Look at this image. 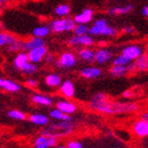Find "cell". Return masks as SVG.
Segmentation results:
<instances>
[{
  "label": "cell",
  "mask_w": 148,
  "mask_h": 148,
  "mask_svg": "<svg viewBox=\"0 0 148 148\" xmlns=\"http://www.w3.org/2000/svg\"><path fill=\"white\" fill-rule=\"evenodd\" d=\"M75 125L72 121H56L51 125H47L41 131V135L53 136L56 138L68 137L74 132Z\"/></svg>",
  "instance_id": "6da1fadb"
},
{
  "label": "cell",
  "mask_w": 148,
  "mask_h": 148,
  "mask_svg": "<svg viewBox=\"0 0 148 148\" xmlns=\"http://www.w3.org/2000/svg\"><path fill=\"white\" fill-rule=\"evenodd\" d=\"M76 25L73 18H53L47 24V26L51 29V32L56 34H61L64 32H72L74 26Z\"/></svg>",
  "instance_id": "7a4b0ae2"
},
{
  "label": "cell",
  "mask_w": 148,
  "mask_h": 148,
  "mask_svg": "<svg viewBox=\"0 0 148 148\" xmlns=\"http://www.w3.org/2000/svg\"><path fill=\"white\" fill-rule=\"evenodd\" d=\"M137 110H138V105L136 103L110 100L108 114H132Z\"/></svg>",
  "instance_id": "3957f363"
},
{
  "label": "cell",
  "mask_w": 148,
  "mask_h": 148,
  "mask_svg": "<svg viewBox=\"0 0 148 148\" xmlns=\"http://www.w3.org/2000/svg\"><path fill=\"white\" fill-rule=\"evenodd\" d=\"M109 103H110V100H109V97L107 94H105V92H97L90 99L88 107L92 110L98 111V112H101V113L104 114H108Z\"/></svg>",
  "instance_id": "277c9868"
},
{
  "label": "cell",
  "mask_w": 148,
  "mask_h": 148,
  "mask_svg": "<svg viewBox=\"0 0 148 148\" xmlns=\"http://www.w3.org/2000/svg\"><path fill=\"white\" fill-rule=\"evenodd\" d=\"M76 64L77 58L75 53H73L72 51H64L53 62L55 67L62 68V69H71V68L75 67Z\"/></svg>",
  "instance_id": "5b68a950"
},
{
  "label": "cell",
  "mask_w": 148,
  "mask_h": 148,
  "mask_svg": "<svg viewBox=\"0 0 148 148\" xmlns=\"http://www.w3.org/2000/svg\"><path fill=\"white\" fill-rule=\"evenodd\" d=\"M95 40L94 37L90 34H84L81 36L77 35H72L68 40V44L72 47H76V46H82V47H90L94 45Z\"/></svg>",
  "instance_id": "8992f818"
},
{
  "label": "cell",
  "mask_w": 148,
  "mask_h": 148,
  "mask_svg": "<svg viewBox=\"0 0 148 148\" xmlns=\"http://www.w3.org/2000/svg\"><path fill=\"white\" fill-rule=\"evenodd\" d=\"M59 144V139L40 134L33 141V148H53Z\"/></svg>",
  "instance_id": "52a82bcc"
},
{
  "label": "cell",
  "mask_w": 148,
  "mask_h": 148,
  "mask_svg": "<svg viewBox=\"0 0 148 148\" xmlns=\"http://www.w3.org/2000/svg\"><path fill=\"white\" fill-rule=\"evenodd\" d=\"M144 53L143 46L140 44H130L125 46L121 51V55H123L131 62H134L137 58H139Z\"/></svg>",
  "instance_id": "ba28073f"
},
{
  "label": "cell",
  "mask_w": 148,
  "mask_h": 148,
  "mask_svg": "<svg viewBox=\"0 0 148 148\" xmlns=\"http://www.w3.org/2000/svg\"><path fill=\"white\" fill-rule=\"evenodd\" d=\"M117 31L115 28L111 26H105V27H98L94 26L88 27V34L92 36H114L116 35Z\"/></svg>",
  "instance_id": "9c48e42d"
},
{
  "label": "cell",
  "mask_w": 148,
  "mask_h": 148,
  "mask_svg": "<svg viewBox=\"0 0 148 148\" xmlns=\"http://www.w3.org/2000/svg\"><path fill=\"white\" fill-rule=\"evenodd\" d=\"M46 53H47V47L45 45H42L29 51L27 53V55H28V58H29V62L37 65L43 61Z\"/></svg>",
  "instance_id": "30bf717a"
},
{
  "label": "cell",
  "mask_w": 148,
  "mask_h": 148,
  "mask_svg": "<svg viewBox=\"0 0 148 148\" xmlns=\"http://www.w3.org/2000/svg\"><path fill=\"white\" fill-rule=\"evenodd\" d=\"M113 59V53L110 49H99L95 51V58L94 62L99 65H104L106 63L110 62Z\"/></svg>",
  "instance_id": "8fae6325"
},
{
  "label": "cell",
  "mask_w": 148,
  "mask_h": 148,
  "mask_svg": "<svg viewBox=\"0 0 148 148\" xmlns=\"http://www.w3.org/2000/svg\"><path fill=\"white\" fill-rule=\"evenodd\" d=\"M56 108H58L63 113L68 114V115H71L77 111L76 104L72 101H69V100H59L56 103Z\"/></svg>",
  "instance_id": "7c38bea8"
},
{
  "label": "cell",
  "mask_w": 148,
  "mask_h": 148,
  "mask_svg": "<svg viewBox=\"0 0 148 148\" xmlns=\"http://www.w3.org/2000/svg\"><path fill=\"white\" fill-rule=\"evenodd\" d=\"M133 132L136 136L140 137V138H145L148 137V123L143 120L142 118L136 120L133 123Z\"/></svg>",
  "instance_id": "4fadbf2b"
},
{
  "label": "cell",
  "mask_w": 148,
  "mask_h": 148,
  "mask_svg": "<svg viewBox=\"0 0 148 148\" xmlns=\"http://www.w3.org/2000/svg\"><path fill=\"white\" fill-rule=\"evenodd\" d=\"M60 88V92L63 97L67 98V99H72L75 96V86L72 80L70 79H66V80L62 81Z\"/></svg>",
  "instance_id": "5bb4252c"
},
{
  "label": "cell",
  "mask_w": 148,
  "mask_h": 148,
  "mask_svg": "<svg viewBox=\"0 0 148 148\" xmlns=\"http://www.w3.org/2000/svg\"><path fill=\"white\" fill-rule=\"evenodd\" d=\"M28 120L30 121L32 125H38V127H46L49 125V117L44 113L40 112H35L28 116Z\"/></svg>",
  "instance_id": "9a60e30c"
},
{
  "label": "cell",
  "mask_w": 148,
  "mask_h": 148,
  "mask_svg": "<svg viewBox=\"0 0 148 148\" xmlns=\"http://www.w3.org/2000/svg\"><path fill=\"white\" fill-rule=\"evenodd\" d=\"M45 45V40L43 38H38V37H30L26 40H23V51L28 53L31 49H34L39 46Z\"/></svg>",
  "instance_id": "2e32d148"
},
{
  "label": "cell",
  "mask_w": 148,
  "mask_h": 148,
  "mask_svg": "<svg viewBox=\"0 0 148 148\" xmlns=\"http://www.w3.org/2000/svg\"><path fill=\"white\" fill-rule=\"evenodd\" d=\"M0 88L7 92H18L21 90V86L12 79L0 77Z\"/></svg>",
  "instance_id": "e0dca14e"
},
{
  "label": "cell",
  "mask_w": 148,
  "mask_h": 148,
  "mask_svg": "<svg viewBox=\"0 0 148 148\" xmlns=\"http://www.w3.org/2000/svg\"><path fill=\"white\" fill-rule=\"evenodd\" d=\"M92 16H94V10L90 8H84L82 12H80L79 14H77L74 16V22L75 24H83L86 25L90 22H92Z\"/></svg>",
  "instance_id": "ac0fdd59"
},
{
  "label": "cell",
  "mask_w": 148,
  "mask_h": 148,
  "mask_svg": "<svg viewBox=\"0 0 148 148\" xmlns=\"http://www.w3.org/2000/svg\"><path fill=\"white\" fill-rule=\"evenodd\" d=\"M79 74H80V76L84 77L86 79H96V78H99L102 75V70L99 67H95V66H92V67H86L80 69Z\"/></svg>",
  "instance_id": "d6986e66"
},
{
  "label": "cell",
  "mask_w": 148,
  "mask_h": 148,
  "mask_svg": "<svg viewBox=\"0 0 148 148\" xmlns=\"http://www.w3.org/2000/svg\"><path fill=\"white\" fill-rule=\"evenodd\" d=\"M32 100V103L35 105H38V106H43V107H49L53 105V99L51 97L43 94H34V95L31 97Z\"/></svg>",
  "instance_id": "ffe728a7"
},
{
  "label": "cell",
  "mask_w": 148,
  "mask_h": 148,
  "mask_svg": "<svg viewBox=\"0 0 148 148\" xmlns=\"http://www.w3.org/2000/svg\"><path fill=\"white\" fill-rule=\"evenodd\" d=\"M62 81V76H61L60 74L56 73V72L49 73L44 77V83L49 88H59L61 86Z\"/></svg>",
  "instance_id": "44dd1931"
},
{
  "label": "cell",
  "mask_w": 148,
  "mask_h": 148,
  "mask_svg": "<svg viewBox=\"0 0 148 148\" xmlns=\"http://www.w3.org/2000/svg\"><path fill=\"white\" fill-rule=\"evenodd\" d=\"M28 62H29V58H28L27 53H25V51H18V53H16L14 60H12V67L16 71H20L22 69V67Z\"/></svg>",
  "instance_id": "7402d4cb"
},
{
  "label": "cell",
  "mask_w": 148,
  "mask_h": 148,
  "mask_svg": "<svg viewBox=\"0 0 148 148\" xmlns=\"http://www.w3.org/2000/svg\"><path fill=\"white\" fill-rule=\"evenodd\" d=\"M136 70L139 72H146L148 70V55L143 53L139 58L134 61Z\"/></svg>",
  "instance_id": "603a6c76"
},
{
  "label": "cell",
  "mask_w": 148,
  "mask_h": 148,
  "mask_svg": "<svg viewBox=\"0 0 148 148\" xmlns=\"http://www.w3.org/2000/svg\"><path fill=\"white\" fill-rule=\"evenodd\" d=\"M49 117L53 118L56 121H72L71 115L63 113L58 108H53L49 113Z\"/></svg>",
  "instance_id": "cb8c5ba5"
},
{
  "label": "cell",
  "mask_w": 148,
  "mask_h": 148,
  "mask_svg": "<svg viewBox=\"0 0 148 148\" xmlns=\"http://www.w3.org/2000/svg\"><path fill=\"white\" fill-rule=\"evenodd\" d=\"M134 8V5L133 4H127V5H123V6H113L109 8L107 10L108 14L110 16H115V14H125L131 12Z\"/></svg>",
  "instance_id": "d4e9b609"
},
{
  "label": "cell",
  "mask_w": 148,
  "mask_h": 148,
  "mask_svg": "<svg viewBox=\"0 0 148 148\" xmlns=\"http://www.w3.org/2000/svg\"><path fill=\"white\" fill-rule=\"evenodd\" d=\"M78 58H80V60H82L86 63H92L94 62V58H95V51H92L88 47H82L78 51L77 53Z\"/></svg>",
  "instance_id": "484cf974"
},
{
  "label": "cell",
  "mask_w": 148,
  "mask_h": 148,
  "mask_svg": "<svg viewBox=\"0 0 148 148\" xmlns=\"http://www.w3.org/2000/svg\"><path fill=\"white\" fill-rule=\"evenodd\" d=\"M51 34V29L47 25L43 24V25L36 26L32 30V36L38 37V38H45Z\"/></svg>",
  "instance_id": "4316f807"
},
{
  "label": "cell",
  "mask_w": 148,
  "mask_h": 148,
  "mask_svg": "<svg viewBox=\"0 0 148 148\" xmlns=\"http://www.w3.org/2000/svg\"><path fill=\"white\" fill-rule=\"evenodd\" d=\"M16 39H18V37H16L14 35L5 32H0V49H6Z\"/></svg>",
  "instance_id": "83f0119b"
},
{
  "label": "cell",
  "mask_w": 148,
  "mask_h": 148,
  "mask_svg": "<svg viewBox=\"0 0 148 148\" xmlns=\"http://www.w3.org/2000/svg\"><path fill=\"white\" fill-rule=\"evenodd\" d=\"M6 116L8 118H12L14 120H26L27 119V114L18 109H10L6 112Z\"/></svg>",
  "instance_id": "f1b7e54d"
},
{
  "label": "cell",
  "mask_w": 148,
  "mask_h": 148,
  "mask_svg": "<svg viewBox=\"0 0 148 148\" xmlns=\"http://www.w3.org/2000/svg\"><path fill=\"white\" fill-rule=\"evenodd\" d=\"M70 12H71V8L68 4H59L55 7L53 9V12L57 16H61V18H66L67 16L70 14Z\"/></svg>",
  "instance_id": "f546056e"
},
{
  "label": "cell",
  "mask_w": 148,
  "mask_h": 148,
  "mask_svg": "<svg viewBox=\"0 0 148 148\" xmlns=\"http://www.w3.org/2000/svg\"><path fill=\"white\" fill-rule=\"evenodd\" d=\"M37 71H38L37 65L33 64V63H31V62L26 63L23 67H22V69L20 70V72L25 74V75H33V74L37 73Z\"/></svg>",
  "instance_id": "4dcf8cb0"
},
{
  "label": "cell",
  "mask_w": 148,
  "mask_h": 148,
  "mask_svg": "<svg viewBox=\"0 0 148 148\" xmlns=\"http://www.w3.org/2000/svg\"><path fill=\"white\" fill-rule=\"evenodd\" d=\"M110 74L114 77H123L125 76L127 73L125 66H112L109 70Z\"/></svg>",
  "instance_id": "1f68e13d"
},
{
  "label": "cell",
  "mask_w": 148,
  "mask_h": 148,
  "mask_svg": "<svg viewBox=\"0 0 148 148\" xmlns=\"http://www.w3.org/2000/svg\"><path fill=\"white\" fill-rule=\"evenodd\" d=\"M6 51L8 53H18V51H23V40L16 39L14 42H12L8 47H6Z\"/></svg>",
  "instance_id": "d6a6232c"
},
{
  "label": "cell",
  "mask_w": 148,
  "mask_h": 148,
  "mask_svg": "<svg viewBox=\"0 0 148 148\" xmlns=\"http://www.w3.org/2000/svg\"><path fill=\"white\" fill-rule=\"evenodd\" d=\"M72 32L74 33V35H77V36L88 34V27L86 25H83V24H76L74 26Z\"/></svg>",
  "instance_id": "836d02e7"
},
{
  "label": "cell",
  "mask_w": 148,
  "mask_h": 148,
  "mask_svg": "<svg viewBox=\"0 0 148 148\" xmlns=\"http://www.w3.org/2000/svg\"><path fill=\"white\" fill-rule=\"evenodd\" d=\"M112 65L113 66H127L131 61L129 59H127L123 55H119L115 58L112 59Z\"/></svg>",
  "instance_id": "e575fe53"
},
{
  "label": "cell",
  "mask_w": 148,
  "mask_h": 148,
  "mask_svg": "<svg viewBox=\"0 0 148 148\" xmlns=\"http://www.w3.org/2000/svg\"><path fill=\"white\" fill-rule=\"evenodd\" d=\"M66 146L68 148H83V144L78 140H69Z\"/></svg>",
  "instance_id": "d590c367"
},
{
  "label": "cell",
  "mask_w": 148,
  "mask_h": 148,
  "mask_svg": "<svg viewBox=\"0 0 148 148\" xmlns=\"http://www.w3.org/2000/svg\"><path fill=\"white\" fill-rule=\"evenodd\" d=\"M25 84L28 86V88H35L38 86V84H39V82H38V80L35 78H28L27 80L25 81Z\"/></svg>",
  "instance_id": "8d00e7d4"
},
{
  "label": "cell",
  "mask_w": 148,
  "mask_h": 148,
  "mask_svg": "<svg viewBox=\"0 0 148 148\" xmlns=\"http://www.w3.org/2000/svg\"><path fill=\"white\" fill-rule=\"evenodd\" d=\"M94 26H98V27H105V26H108V22H107L106 18H98L94 22Z\"/></svg>",
  "instance_id": "74e56055"
},
{
  "label": "cell",
  "mask_w": 148,
  "mask_h": 148,
  "mask_svg": "<svg viewBox=\"0 0 148 148\" xmlns=\"http://www.w3.org/2000/svg\"><path fill=\"white\" fill-rule=\"evenodd\" d=\"M55 57H53V55H51V53H46V56L44 57V59H43V61L46 63V64H49V65H51V64H53V62H55Z\"/></svg>",
  "instance_id": "f35d334b"
},
{
  "label": "cell",
  "mask_w": 148,
  "mask_h": 148,
  "mask_svg": "<svg viewBox=\"0 0 148 148\" xmlns=\"http://www.w3.org/2000/svg\"><path fill=\"white\" fill-rule=\"evenodd\" d=\"M125 68H127V73H132V72L136 71V67H135V63L134 62H130L129 64L125 66Z\"/></svg>",
  "instance_id": "ab89813d"
},
{
  "label": "cell",
  "mask_w": 148,
  "mask_h": 148,
  "mask_svg": "<svg viewBox=\"0 0 148 148\" xmlns=\"http://www.w3.org/2000/svg\"><path fill=\"white\" fill-rule=\"evenodd\" d=\"M123 31H125L127 34H134V33L136 32V29H135L133 26H125V27L123 28Z\"/></svg>",
  "instance_id": "60d3db41"
},
{
  "label": "cell",
  "mask_w": 148,
  "mask_h": 148,
  "mask_svg": "<svg viewBox=\"0 0 148 148\" xmlns=\"http://www.w3.org/2000/svg\"><path fill=\"white\" fill-rule=\"evenodd\" d=\"M123 97L125 98V99H131L133 97V94H132V90H125V92L123 94Z\"/></svg>",
  "instance_id": "b9f144b4"
},
{
  "label": "cell",
  "mask_w": 148,
  "mask_h": 148,
  "mask_svg": "<svg viewBox=\"0 0 148 148\" xmlns=\"http://www.w3.org/2000/svg\"><path fill=\"white\" fill-rule=\"evenodd\" d=\"M142 14L146 18H148V4L145 5V6L142 8Z\"/></svg>",
  "instance_id": "7bdbcfd3"
},
{
  "label": "cell",
  "mask_w": 148,
  "mask_h": 148,
  "mask_svg": "<svg viewBox=\"0 0 148 148\" xmlns=\"http://www.w3.org/2000/svg\"><path fill=\"white\" fill-rule=\"evenodd\" d=\"M141 118L143 120H145V121H147V123H148V111H145V112H144V113L142 114Z\"/></svg>",
  "instance_id": "ee69618b"
},
{
  "label": "cell",
  "mask_w": 148,
  "mask_h": 148,
  "mask_svg": "<svg viewBox=\"0 0 148 148\" xmlns=\"http://www.w3.org/2000/svg\"><path fill=\"white\" fill-rule=\"evenodd\" d=\"M10 0H0V5H3V4H6L8 3Z\"/></svg>",
  "instance_id": "f6af8a7d"
},
{
  "label": "cell",
  "mask_w": 148,
  "mask_h": 148,
  "mask_svg": "<svg viewBox=\"0 0 148 148\" xmlns=\"http://www.w3.org/2000/svg\"><path fill=\"white\" fill-rule=\"evenodd\" d=\"M53 148H68V147L66 145H61V144L59 145V144H58V145L56 146V147H53Z\"/></svg>",
  "instance_id": "bcb514c9"
},
{
  "label": "cell",
  "mask_w": 148,
  "mask_h": 148,
  "mask_svg": "<svg viewBox=\"0 0 148 148\" xmlns=\"http://www.w3.org/2000/svg\"><path fill=\"white\" fill-rule=\"evenodd\" d=\"M113 1H116V0H113Z\"/></svg>",
  "instance_id": "7dc6e473"
}]
</instances>
